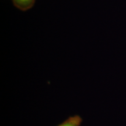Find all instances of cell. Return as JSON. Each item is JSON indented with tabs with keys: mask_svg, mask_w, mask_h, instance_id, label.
<instances>
[{
	"mask_svg": "<svg viewBox=\"0 0 126 126\" xmlns=\"http://www.w3.org/2000/svg\"><path fill=\"white\" fill-rule=\"evenodd\" d=\"M82 118L78 115L71 116L57 126H81Z\"/></svg>",
	"mask_w": 126,
	"mask_h": 126,
	"instance_id": "obj_2",
	"label": "cell"
},
{
	"mask_svg": "<svg viewBox=\"0 0 126 126\" xmlns=\"http://www.w3.org/2000/svg\"><path fill=\"white\" fill-rule=\"evenodd\" d=\"M15 7L22 11L31 9L35 4L36 0H11Z\"/></svg>",
	"mask_w": 126,
	"mask_h": 126,
	"instance_id": "obj_1",
	"label": "cell"
}]
</instances>
